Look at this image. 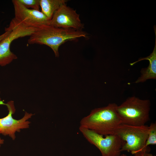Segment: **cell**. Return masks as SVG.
Returning <instances> with one entry per match:
<instances>
[{
	"label": "cell",
	"mask_w": 156,
	"mask_h": 156,
	"mask_svg": "<svg viewBox=\"0 0 156 156\" xmlns=\"http://www.w3.org/2000/svg\"><path fill=\"white\" fill-rule=\"evenodd\" d=\"M10 31V30L5 31V33L0 35V41L7 35Z\"/></svg>",
	"instance_id": "obj_15"
},
{
	"label": "cell",
	"mask_w": 156,
	"mask_h": 156,
	"mask_svg": "<svg viewBox=\"0 0 156 156\" xmlns=\"http://www.w3.org/2000/svg\"><path fill=\"white\" fill-rule=\"evenodd\" d=\"M49 25L56 27L82 31L84 25L76 10L66 4L61 5L50 21Z\"/></svg>",
	"instance_id": "obj_9"
},
{
	"label": "cell",
	"mask_w": 156,
	"mask_h": 156,
	"mask_svg": "<svg viewBox=\"0 0 156 156\" xmlns=\"http://www.w3.org/2000/svg\"><path fill=\"white\" fill-rule=\"evenodd\" d=\"M37 29L25 26L11 20L5 31L10 30L7 35L0 41V66H5L17 59L16 55L11 51L10 46L14 40L19 38L30 36Z\"/></svg>",
	"instance_id": "obj_6"
},
{
	"label": "cell",
	"mask_w": 156,
	"mask_h": 156,
	"mask_svg": "<svg viewBox=\"0 0 156 156\" xmlns=\"http://www.w3.org/2000/svg\"><path fill=\"white\" fill-rule=\"evenodd\" d=\"M120 156H127L125 154H123L120 155Z\"/></svg>",
	"instance_id": "obj_17"
},
{
	"label": "cell",
	"mask_w": 156,
	"mask_h": 156,
	"mask_svg": "<svg viewBox=\"0 0 156 156\" xmlns=\"http://www.w3.org/2000/svg\"><path fill=\"white\" fill-rule=\"evenodd\" d=\"M155 35V44L153 52L150 55L145 57L139 58L137 61L130 63L131 66L137 62L144 60H148L149 61L148 66L146 68L142 69L141 75L136 80V83L144 82L149 79H156V29L154 27Z\"/></svg>",
	"instance_id": "obj_10"
},
{
	"label": "cell",
	"mask_w": 156,
	"mask_h": 156,
	"mask_svg": "<svg viewBox=\"0 0 156 156\" xmlns=\"http://www.w3.org/2000/svg\"><path fill=\"white\" fill-rule=\"evenodd\" d=\"M134 156H156L149 153L145 152L138 153L134 155Z\"/></svg>",
	"instance_id": "obj_14"
},
{
	"label": "cell",
	"mask_w": 156,
	"mask_h": 156,
	"mask_svg": "<svg viewBox=\"0 0 156 156\" xmlns=\"http://www.w3.org/2000/svg\"><path fill=\"white\" fill-rule=\"evenodd\" d=\"M0 105L7 106L8 114L6 116L0 118V134L8 135L13 140H14L16 132H20L21 129L29 127L30 122L28 120L31 118L33 114L26 112L22 118L16 120L14 119L12 116L16 110L13 101H11L5 103L0 101Z\"/></svg>",
	"instance_id": "obj_8"
},
{
	"label": "cell",
	"mask_w": 156,
	"mask_h": 156,
	"mask_svg": "<svg viewBox=\"0 0 156 156\" xmlns=\"http://www.w3.org/2000/svg\"><path fill=\"white\" fill-rule=\"evenodd\" d=\"M149 127L145 125L137 126L121 124L115 129L113 134L121 140L122 145L121 151H127L132 155L149 153L150 147L146 146Z\"/></svg>",
	"instance_id": "obj_3"
},
{
	"label": "cell",
	"mask_w": 156,
	"mask_h": 156,
	"mask_svg": "<svg viewBox=\"0 0 156 156\" xmlns=\"http://www.w3.org/2000/svg\"><path fill=\"white\" fill-rule=\"evenodd\" d=\"M14 17L12 20L25 26L39 29L49 25L50 20L40 11L27 8L18 0L12 1Z\"/></svg>",
	"instance_id": "obj_7"
},
{
	"label": "cell",
	"mask_w": 156,
	"mask_h": 156,
	"mask_svg": "<svg viewBox=\"0 0 156 156\" xmlns=\"http://www.w3.org/2000/svg\"><path fill=\"white\" fill-rule=\"evenodd\" d=\"M79 130L83 136L91 144L100 151L102 156H120L122 142L117 135H104L80 126Z\"/></svg>",
	"instance_id": "obj_5"
},
{
	"label": "cell",
	"mask_w": 156,
	"mask_h": 156,
	"mask_svg": "<svg viewBox=\"0 0 156 156\" xmlns=\"http://www.w3.org/2000/svg\"><path fill=\"white\" fill-rule=\"evenodd\" d=\"M149 127L148 137L146 141V146L156 144V123H151Z\"/></svg>",
	"instance_id": "obj_12"
},
{
	"label": "cell",
	"mask_w": 156,
	"mask_h": 156,
	"mask_svg": "<svg viewBox=\"0 0 156 156\" xmlns=\"http://www.w3.org/2000/svg\"><path fill=\"white\" fill-rule=\"evenodd\" d=\"M150 102L133 96L128 98L116 109L122 123L140 126L145 125L149 120Z\"/></svg>",
	"instance_id": "obj_4"
},
{
	"label": "cell",
	"mask_w": 156,
	"mask_h": 156,
	"mask_svg": "<svg viewBox=\"0 0 156 156\" xmlns=\"http://www.w3.org/2000/svg\"><path fill=\"white\" fill-rule=\"evenodd\" d=\"M25 7L40 11V0H18Z\"/></svg>",
	"instance_id": "obj_13"
},
{
	"label": "cell",
	"mask_w": 156,
	"mask_h": 156,
	"mask_svg": "<svg viewBox=\"0 0 156 156\" xmlns=\"http://www.w3.org/2000/svg\"><path fill=\"white\" fill-rule=\"evenodd\" d=\"M1 98L0 95V101H1Z\"/></svg>",
	"instance_id": "obj_18"
},
{
	"label": "cell",
	"mask_w": 156,
	"mask_h": 156,
	"mask_svg": "<svg viewBox=\"0 0 156 156\" xmlns=\"http://www.w3.org/2000/svg\"><path fill=\"white\" fill-rule=\"evenodd\" d=\"M88 34L83 31L56 27L50 25L37 29L28 40L29 44H43L50 47L55 57L59 56L60 47L66 42L79 38H87Z\"/></svg>",
	"instance_id": "obj_1"
},
{
	"label": "cell",
	"mask_w": 156,
	"mask_h": 156,
	"mask_svg": "<svg viewBox=\"0 0 156 156\" xmlns=\"http://www.w3.org/2000/svg\"><path fill=\"white\" fill-rule=\"evenodd\" d=\"M117 106L115 103H110L95 108L81 120L80 126L104 135L113 134L116 128L122 124L116 111Z\"/></svg>",
	"instance_id": "obj_2"
},
{
	"label": "cell",
	"mask_w": 156,
	"mask_h": 156,
	"mask_svg": "<svg viewBox=\"0 0 156 156\" xmlns=\"http://www.w3.org/2000/svg\"><path fill=\"white\" fill-rule=\"evenodd\" d=\"M4 142V140L2 139L0 137V147L1 146V144H3Z\"/></svg>",
	"instance_id": "obj_16"
},
{
	"label": "cell",
	"mask_w": 156,
	"mask_h": 156,
	"mask_svg": "<svg viewBox=\"0 0 156 156\" xmlns=\"http://www.w3.org/2000/svg\"><path fill=\"white\" fill-rule=\"evenodd\" d=\"M66 0H40L41 12L50 20L54 13Z\"/></svg>",
	"instance_id": "obj_11"
}]
</instances>
